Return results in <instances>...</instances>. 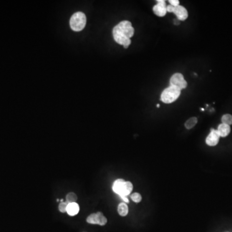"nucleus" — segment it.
<instances>
[{"label": "nucleus", "mask_w": 232, "mask_h": 232, "mask_svg": "<svg viewBox=\"0 0 232 232\" xmlns=\"http://www.w3.org/2000/svg\"><path fill=\"white\" fill-rule=\"evenodd\" d=\"M157 107H158V108H159V104H158V105H157Z\"/></svg>", "instance_id": "nucleus-23"}, {"label": "nucleus", "mask_w": 232, "mask_h": 232, "mask_svg": "<svg viewBox=\"0 0 232 232\" xmlns=\"http://www.w3.org/2000/svg\"><path fill=\"white\" fill-rule=\"evenodd\" d=\"M112 33L115 42L127 49L131 43L130 38L134 34V29L130 21H122L114 26Z\"/></svg>", "instance_id": "nucleus-1"}, {"label": "nucleus", "mask_w": 232, "mask_h": 232, "mask_svg": "<svg viewBox=\"0 0 232 232\" xmlns=\"http://www.w3.org/2000/svg\"><path fill=\"white\" fill-rule=\"evenodd\" d=\"M117 211L119 214L122 217H125L127 216L128 213V207L127 204H126L125 203L119 204L117 208Z\"/></svg>", "instance_id": "nucleus-13"}, {"label": "nucleus", "mask_w": 232, "mask_h": 232, "mask_svg": "<svg viewBox=\"0 0 232 232\" xmlns=\"http://www.w3.org/2000/svg\"><path fill=\"white\" fill-rule=\"evenodd\" d=\"M69 205V203H67L66 201L65 202H62L59 205V210L62 213H64L67 211V206Z\"/></svg>", "instance_id": "nucleus-18"}, {"label": "nucleus", "mask_w": 232, "mask_h": 232, "mask_svg": "<svg viewBox=\"0 0 232 232\" xmlns=\"http://www.w3.org/2000/svg\"><path fill=\"white\" fill-rule=\"evenodd\" d=\"M158 3L153 7V12L155 15L163 17L166 14V4L165 0H158Z\"/></svg>", "instance_id": "nucleus-6"}, {"label": "nucleus", "mask_w": 232, "mask_h": 232, "mask_svg": "<svg viewBox=\"0 0 232 232\" xmlns=\"http://www.w3.org/2000/svg\"><path fill=\"white\" fill-rule=\"evenodd\" d=\"M169 3H170V5L173 6H177L179 5V0H170Z\"/></svg>", "instance_id": "nucleus-19"}, {"label": "nucleus", "mask_w": 232, "mask_h": 232, "mask_svg": "<svg viewBox=\"0 0 232 232\" xmlns=\"http://www.w3.org/2000/svg\"><path fill=\"white\" fill-rule=\"evenodd\" d=\"M173 9H174V6L171 5H168V6H166V11H167V12H173Z\"/></svg>", "instance_id": "nucleus-20"}, {"label": "nucleus", "mask_w": 232, "mask_h": 232, "mask_svg": "<svg viewBox=\"0 0 232 232\" xmlns=\"http://www.w3.org/2000/svg\"><path fill=\"white\" fill-rule=\"evenodd\" d=\"M79 211V206L76 203L69 204L67 206V212L70 216H74L78 213Z\"/></svg>", "instance_id": "nucleus-10"}, {"label": "nucleus", "mask_w": 232, "mask_h": 232, "mask_svg": "<svg viewBox=\"0 0 232 232\" xmlns=\"http://www.w3.org/2000/svg\"><path fill=\"white\" fill-rule=\"evenodd\" d=\"M125 183V180L122 179H119L116 180L114 183L113 186H112V189H113L114 192L115 193L119 195L121 192Z\"/></svg>", "instance_id": "nucleus-11"}, {"label": "nucleus", "mask_w": 232, "mask_h": 232, "mask_svg": "<svg viewBox=\"0 0 232 232\" xmlns=\"http://www.w3.org/2000/svg\"><path fill=\"white\" fill-rule=\"evenodd\" d=\"M222 122L223 124H226L229 126L232 125V115L230 114L224 115L222 117Z\"/></svg>", "instance_id": "nucleus-16"}, {"label": "nucleus", "mask_w": 232, "mask_h": 232, "mask_svg": "<svg viewBox=\"0 0 232 232\" xmlns=\"http://www.w3.org/2000/svg\"><path fill=\"white\" fill-rule=\"evenodd\" d=\"M197 123V119L195 117H191L189 119L186 121L185 122V127L187 129H191L194 126H195Z\"/></svg>", "instance_id": "nucleus-14"}, {"label": "nucleus", "mask_w": 232, "mask_h": 232, "mask_svg": "<svg viewBox=\"0 0 232 232\" xmlns=\"http://www.w3.org/2000/svg\"><path fill=\"white\" fill-rule=\"evenodd\" d=\"M180 95V90L174 86H170L163 90L161 95V100L163 103L169 104L176 101Z\"/></svg>", "instance_id": "nucleus-2"}, {"label": "nucleus", "mask_w": 232, "mask_h": 232, "mask_svg": "<svg viewBox=\"0 0 232 232\" xmlns=\"http://www.w3.org/2000/svg\"><path fill=\"white\" fill-rule=\"evenodd\" d=\"M132 190L133 185L132 183L130 181H125L123 187H122L121 192L119 194V196H127L132 192Z\"/></svg>", "instance_id": "nucleus-12"}, {"label": "nucleus", "mask_w": 232, "mask_h": 232, "mask_svg": "<svg viewBox=\"0 0 232 232\" xmlns=\"http://www.w3.org/2000/svg\"><path fill=\"white\" fill-rule=\"evenodd\" d=\"M77 199V197L76 195V194H75L73 192L69 193L66 196V202L69 204L76 203Z\"/></svg>", "instance_id": "nucleus-15"}, {"label": "nucleus", "mask_w": 232, "mask_h": 232, "mask_svg": "<svg viewBox=\"0 0 232 232\" xmlns=\"http://www.w3.org/2000/svg\"><path fill=\"white\" fill-rule=\"evenodd\" d=\"M87 23V18L84 13L78 12L72 16L70 20L71 29L74 31H81L83 30Z\"/></svg>", "instance_id": "nucleus-3"}, {"label": "nucleus", "mask_w": 232, "mask_h": 232, "mask_svg": "<svg viewBox=\"0 0 232 232\" xmlns=\"http://www.w3.org/2000/svg\"><path fill=\"white\" fill-rule=\"evenodd\" d=\"M170 83L171 86H174L179 88L181 90L187 87V82L184 78V76L181 74L177 73L173 74L170 78Z\"/></svg>", "instance_id": "nucleus-4"}, {"label": "nucleus", "mask_w": 232, "mask_h": 232, "mask_svg": "<svg viewBox=\"0 0 232 232\" xmlns=\"http://www.w3.org/2000/svg\"><path fill=\"white\" fill-rule=\"evenodd\" d=\"M87 222L89 224H99L100 226H104L107 223V219L104 216L103 213L97 212L90 215L87 217Z\"/></svg>", "instance_id": "nucleus-5"}, {"label": "nucleus", "mask_w": 232, "mask_h": 232, "mask_svg": "<svg viewBox=\"0 0 232 232\" xmlns=\"http://www.w3.org/2000/svg\"><path fill=\"white\" fill-rule=\"evenodd\" d=\"M179 20L178 19H177L176 20H174V24H175V25H179Z\"/></svg>", "instance_id": "nucleus-22"}, {"label": "nucleus", "mask_w": 232, "mask_h": 232, "mask_svg": "<svg viewBox=\"0 0 232 232\" xmlns=\"http://www.w3.org/2000/svg\"><path fill=\"white\" fill-rule=\"evenodd\" d=\"M230 130L231 128L230 126L223 123L221 124L219 127H218L217 129V132L219 133L220 137H226V136L230 134Z\"/></svg>", "instance_id": "nucleus-9"}, {"label": "nucleus", "mask_w": 232, "mask_h": 232, "mask_svg": "<svg viewBox=\"0 0 232 232\" xmlns=\"http://www.w3.org/2000/svg\"><path fill=\"white\" fill-rule=\"evenodd\" d=\"M121 198L122 199V200L124 201L125 203H129V200L127 198V196H120Z\"/></svg>", "instance_id": "nucleus-21"}, {"label": "nucleus", "mask_w": 232, "mask_h": 232, "mask_svg": "<svg viewBox=\"0 0 232 232\" xmlns=\"http://www.w3.org/2000/svg\"><path fill=\"white\" fill-rule=\"evenodd\" d=\"M173 13L175 14V15L179 21H185L188 16L187 10L184 6L180 5L174 6Z\"/></svg>", "instance_id": "nucleus-8"}, {"label": "nucleus", "mask_w": 232, "mask_h": 232, "mask_svg": "<svg viewBox=\"0 0 232 232\" xmlns=\"http://www.w3.org/2000/svg\"><path fill=\"white\" fill-rule=\"evenodd\" d=\"M219 138H220V135L219 134V133H218L217 130L212 129L208 136L206 137V142L208 145L211 146H214L218 144V142H219Z\"/></svg>", "instance_id": "nucleus-7"}, {"label": "nucleus", "mask_w": 232, "mask_h": 232, "mask_svg": "<svg viewBox=\"0 0 232 232\" xmlns=\"http://www.w3.org/2000/svg\"><path fill=\"white\" fill-rule=\"evenodd\" d=\"M131 199L133 201H134L135 203H140L141 201L142 197L141 195L138 193H134L131 195Z\"/></svg>", "instance_id": "nucleus-17"}]
</instances>
